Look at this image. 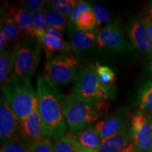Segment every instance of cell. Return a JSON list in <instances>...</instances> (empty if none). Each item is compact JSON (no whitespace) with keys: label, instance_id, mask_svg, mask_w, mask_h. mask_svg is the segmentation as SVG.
<instances>
[{"label":"cell","instance_id":"cell-17","mask_svg":"<svg viewBox=\"0 0 152 152\" xmlns=\"http://www.w3.org/2000/svg\"><path fill=\"white\" fill-rule=\"evenodd\" d=\"M36 37L40 42L42 47L46 49L47 54H50V52H59V53L73 52L69 42L64 40L63 38L50 37L45 35V33L39 34L36 36Z\"/></svg>","mask_w":152,"mask_h":152},{"label":"cell","instance_id":"cell-3","mask_svg":"<svg viewBox=\"0 0 152 152\" xmlns=\"http://www.w3.org/2000/svg\"><path fill=\"white\" fill-rule=\"evenodd\" d=\"M1 90L4 97L19 121L26 118L38 106L37 92L30 78L11 75Z\"/></svg>","mask_w":152,"mask_h":152},{"label":"cell","instance_id":"cell-7","mask_svg":"<svg viewBox=\"0 0 152 152\" xmlns=\"http://www.w3.org/2000/svg\"><path fill=\"white\" fill-rule=\"evenodd\" d=\"M96 44L101 49L128 54L134 47L127 40L119 20H114L96 33Z\"/></svg>","mask_w":152,"mask_h":152},{"label":"cell","instance_id":"cell-30","mask_svg":"<svg viewBox=\"0 0 152 152\" xmlns=\"http://www.w3.org/2000/svg\"><path fill=\"white\" fill-rule=\"evenodd\" d=\"M47 1L45 0H24L20 1V4L33 14L42 10L46 5Z\"/></svg>","mask_w":152,"mask_h":152},{"label":"cell","instance_id":"cell-9","mask_svg":"<svg viewBox=\"0 0 152 152\" xmlns=\"http://www.w3.org/2000/svg\"><path fill=\"white\" fill-rule=\"evenodd\" d=\"M0 140L1 144L6 142L23 141L20 121L4 96H1L0 102Z\"/></svg>","mask_w":152,"mask_h":152},{"label":"cell","instance_id":"cell-23","mask_svg":"<svg viewBox=\"0 0 152 152\" xmlns=\"http://www.w3.org/2000/svg\"><path fill=\"white\" fill-rule=\"evenodd\" d=\"M77 2V0H50L47 1V5L69 20Z\"/></svg>","mask_w":152,"mask_h":152},{"label":"cell","instance_id":"cell-38","mask_svg":"<svg viewBox=\"0 0 152 152\" xmlns=\"http://www.w3.org/2000/svg\"><path fill=\"white\" fill-rule=\"evenodd\" d=\"M147 67H148V70H149V71L152 75V60L149 61V64H148Z\"/></svg>","mask_w":152,"mask_h":152},{"label":"cell","instance_id":"cell-14","mask_svg":"<svg viewBox=\"0 0 152 152\" xmlns=\"http://www.w3.org/2000/svg\"><path fill=\"white\" fill-rule=\"evenodd\" d=\"M7 16L11 17L22 30L25 37H36L32 14L22 6L7 5L1 8ZM37 38V37H36Z\"/></svg>","mask_w":152,"mask_h":152},{"label":"cell","instance_id":"cell-24","mask_svg":"<svg viewBox=\"0 0 152 152\" xmlns=\"http://www.w3.org/2000/svg\"><path fill=\"white\" fill-rule=\"evenodd\" d=\"M92 9L94 12L96 20V26L95 32L97 33L101 28L102 26H106L111 23V14L103 4L100 3H94L92 5Z\"/></svg>","mask_w":152,"mask_h":152},{"label":"cell","instance_id":"cell-5","mask_svg":"<svg viewBox=\"0 0 152 152\" xmlns=\"http://www.w3.org/2000/svg\"><path fill=\"white\" fill-rule=\"evenodd\" d=\"M42 45L36 37H24L14 49L15 66L11 75L30 78L35 73L40 59Z\"/></svg>","mask_w":152,"mask_h":152},{"label":"cell","instance_id":"cell-22","mask_svg":"<svg viewBox=\"0 0 152 152\" xmlns=\"http://www.w3.org/2000/svg\"><path fill=\"white\" fill-rule=\"evenodd\" d=\"M75 26L77 29L84 32L95 31L96 26V20L92 9L86 11L80 15L76 21Z\"/></svg>","mask_w":152,"mask_h":152},{"label":"cell","instance_id":"cell-35","mask_svg":"<svg viewBox=\"0 0 152 152\" xmlns=\"http://www.w3.org/2000/svg\"><path fill=\"white\" fill-rule=\"evenodd\" d=\"M8 39L6 37L3 31L0 29V52H2L6 50L7 48V45H8Z\"/></svg>","mask_w":152,"mask_h":152},{"label":"cell","instance_id":"cell-19","mask_svg":"<svg viewBox=\"0 0 152 152\" xmlns=\"http://www.w3.org/2000/svg\"><path fill=\"white\" fill-rule=\"evenodd\" d=\"M0 29L4 33L6 37L7 38L9 42H15L22 39L20 36L25 37L21 29L18 27L14 20L7 16L4 12L2 9H1V26Z\"/></svg>","mask_w":152,"mask_h":152},{"label":"cell","instance_id":"cell-31","mask_svg":"<svg viewBox=\"0 0 152 152\" xmlns=\"http://www.w3.org/2000/svg\"><path fill=\"white\" fill-rule=\"evenodd\" d=\"M31 144L33 152H54L52 143L48 139L34 142Z\"/></svg>","mask_w":152,"mask_h":152},{"label":"cell","instance_id":"cell-11","mask_svg":"<svg viewBox=\"0 0 152 152\" xmlns=\"http://www.w3.org/2000/svg\"><path fill=\"white\" fill-rule=\"evenodd\" d=\"M127 33L132 47L145 55L149 61L152 60V42L148 37L140 13L129 18Z\"/></svg>","mask_w":152,"mask_h":152},{"label":"cell","instance_id":"cell-39","mask_svg":"<svg viewBox=\"0 0 152 152\" xmlns=\"http://www.w3.org/2000/svg\"><path fill=\"white\" fill-rule=\"evenodd\" d=\"M149 152H152V143H151V149H150Z\"/></svg>","mask_w":152,"mask_h":152},{"label":"cell","instance_id":"cell-25","mask_svg":"<svg viewBox=\"0 0 152 152\" xmlns=\"http://www.w3.org/2000/svg\"><path fill=\"white\" fill-rule=\"evenodd\" d=\"M0 152H33V149L30 144L23 141H15L1 144Z\"/></svg>","mask_w":152,"mask_h":152},{"label":"cell","instance_id":"cell-15","mask_svg":"<svg viewBox=\"0 0 152 152\" xmlns=\"http://www.w3.org/2000/svg\"><path fill=\"white\" fill-rule=\"evenodd\" d=\"M132 142L130 124L109 137L104 139L99 152H121Z\"/></svg>","mask_w":152,"mask_h":152},{"label":"cell","instance_id":"cell-32","mask_svg":"<svg viewBox=\"0 0 152 152\" xmlns=\"http://www.w3.org/2000/svg\"><path fill=\"white\" fill-rule=\"evenodd\" d=\"M142 22H143L144 26L145 28L146 32H147L148 37L152 42V20L150 17L149 13L145 12L142 16Z\"/></svg>","mask_w":152,"mask_h":152},{"label":"cell","instance_id":"cell-37","mask_svg":"<svg viewBox=\"0 0 152 152\" xmlns=\"http://www.w3.org/2000/svg\"><path fill=\"white\" fill-rule=\"evenodd\" d=\"M148 12L152 20V0L148 1Z\"/></svg>","mask_w":152,"mask_h":152},{"label":"cell","instance_id":"cell-12","mask_svg":"<svg viewBox=\"0 0 152 152\" xmlns=\"http://www.w3.org/2000/svg\"><path fill=\"white\" fill-rule=\"evenodd\" d=\"M129 110L126 108H119L107 113L94 125V128L99 133L102 139L116 134L129 125L128 121Z\"/></svg>","mask_w":152,"mask_h":152},{"label":"cell","instance_id":"cell-28","mask_svg":"<svg viewBox=\"0 0 152 152\" xmlns=\"http://www.w3.org/2000/svg\"><path fill=\"white\" fill-rule=\"evenodd\" d=\"M54 152H75V147L70 141L69 139L65 136L64 137L58 139L52 143Z\"/></svg>","mask_w":152,"mask_h":152},{"label":"cell","instance_id":"cell-33","mask_svg":"<svg viewBox=\"0 0 152 152\" xmlns=\"http://www.w3.org/2000/svg\"><path fill=\"white\" fill-rule=\"evenodd\" d=\"M66 136L69 139V140L71 142V143L73 144L74 147H75V152H99L98 150L96 149H90V148H87L83 147V146H81L80 144H79L77 142H76L69 134H67Z\"/></svg>","mask_w":152,"mask_h":152},{"label":"cell","instance_id":"cell-29","mask_svg":"<svg viewBox=\"0 0 152 152\" xmlns=\"http://www.w3.org/2000/svg\"><path fill=\"white\" fill-rule=\"evenodd\" d=\"M90 9H92V6L90 5V4L85 1H77L68 21L74 24L77 18L80 16V15L83 14L85 11L90 10Z\"/></svg>","mask_w":152,"mask_h":152},{"label":"cell","instance_id":"cell-16","mask_svg":"<svg viewBox=\"0 0 152 152\" xmlns=\"http://www.w3.org/2000/svg\"><path fill=\"white\" fill-rule=\"evenodd\" d=\"M69 134L81 146L93 149L98 150L99 149L103 140L99 133L96 131L94 126L79 131L75 134Z\"/></svg>","mask_w":152,"mask_h":152},{"label":"cell","instance_id":"cell-21","mask_svg":"<svg viewBox=\"0 0 152 152\" xmlns=\"http://www.w3.org/2000/svg\"><path fill=\"white\" fill-rule=\"evenodd\" d=\"M43 11L45 12L49 27L60 30L62 33L66 31V28H67L68 23V19L67 18L49 7L48 5H47V4L43 8Z\"/></svg>","mask_w":152,"mask_h":152},{"label":"cell","instance_id":"cell-26","mask_svg":"<svg viewBox=\"0 0 152 152\" xmlns=\"http://www.w3.org/2000/svg\"><path fill=\"white\" fill-rule=\"evenodd\" d=\"M32 17H33V24L35 29V37L39 34L45 33L49 26L47 25L46 17H45L43 9L37 12L33 13Z\"/></svg>","mask_w":152,"mask_h":152},{"label":"cell","instance_id":"cell-13","mask_svg":"<svg viewBox=\"0 0 152 152\" xmlns=\"http://www.w3.org/2000/svg\"><path fill=\"white\" fill-rule=\"evenodd\" d=\"M23 141L28 144L47 140L38 106L28 116L20 121Z\"/></svg>","mask_w":152,"mask_h":152},{"label":"cell","instance_id":"cell-2","mask_svg":"<svg viewBox=\"0 0 152 152\" xmlns=\"http://www.w3.org/2000/svg\"><path fill=\"white\" fill-rule=\"evenodd\" d=\"M111 108L107 102L86 100L69 93L66 96L64 111L68 134H75L94 126Z\"/></svg>","mask_w":152,"mask_h":152},{"label":"cell","instance_id":"cell-10","mask_svg":"<svg viewBox=\"0 0 152 152\" xmlns=\"http://www.w3.org/2000/svg\"><path fill=\"white\" fill-rule=\"evenodd\" d=\"M66 33L72 51L79 59L87 56L97 46L96 33L95 31H81L75 27V25L68 21Z\"/></svg>","mask_w":152,"mask_h":152},{"label":"cell","instance_id":"cell-34","mask_svg":"<svg viewBox=\"0 0 152 152\" xmlns=\"http://www.w3.org/2000/svg\"><path fill=\"white\" fill-rule=\"evenodd\" d=\"M45 35L57 38H63V33L60 30L55 29V28L49 27L47 28V31L45 32Z\"/></svg>","mask_w":152,"mask_h":152},{"label":"cell","instance_id":"cell-18","mask_svg":"<svg viewBox=\"0 0 152 152\" xmlns=\"http://www.w3.org/2000/svg\"><path fill=\"white\" fill-rule=\"evenodd\" d=\"M137 105L140 111L152 115V77L144 82L139 89Z\"/></svg>","mask_w":152,"mask_h":152},{"label":"cell","instance_id":"cell-20","mask_svg":"<svg viewBox=\"0 0 152 152\" xmlns=\"http://www.w3.org/2000/svg\"><path fill=\"white\" fill-rule=\"evenodd\" d=\"M15 66L14 50L7 49L0 54V83L1 87L7 83L12 74Z\"/></svg>","mask_w":152,"mask_h":152},{"label":"cell","instance_id":"cell-1","mask_svg":"<svg viewBox=\"0 0 152 152\" xmlns=\"http://www.w3.org/2000/svg\"><path fill=\"white\" fill-rule=\"evenodd\" d=\"M38 109L47 138L64 137L68 134L64 111L67 95L47 75L37 77Z\"/></svg>","mask_w":152,"mask_h":152},{"label":"cell","instance_id":"cell-6","mask_svg":"<svg viewBox=\"0 0 152 152\" xmlns=\"http://www.w3.org/2000/svg\"><path fill=\"white\" fill-rule=\"evenodd\" d=\"M80 59L71 53L61 52L49 57L47 63V76L57 85H67L77 81L83 71Z\"/></svg>","mask_w":152,"mask_h":152},{"label":"cell","instance_id":"cell-27","mask_svg":"<svg viewBox=\"0 0 152 152\" xmlns=\"http://www.w3.org/2000/svg\"><path fill=\"white\" fill-rule=\"evenodd\" d=\"M96 72L101 82L104 84H114L115 74L111 68L106 66H96Z\"/></svg>","mask_w":152,"mask_h":152},{"label":"cell","instance_id":"cell-4","mask_svg":"<svg viewBox=\"0 0 152 152\" xmlns=\"http://www.w3.org/2000/svg\"><path fill=\"white\" fill-rule=\"evenodd\" d=\"M70 93L86 100L95 102L113 101L116 98V87L101 82L96 66L88 64L84 66Z\"/></svg>","mask_w":152,"mask_h":152},{"label":"cell","instance_id":"cell-8","mask_svg":"<svg viewBox=\"0 0 152 152\" xmlns=\"http://www.w3.org/2000/svg\"><path fill=\"white\" fill-rule=\"evenodd\" d=\"M132 143L140 152H149L152 143V115L137 111L130 121Z\"/></svg>","mask_w":152,"mask_h":152},{"label":"cell","instance_id":"cell-36","mask_svg":"<svg viewBox=\"0 0 152 152\" xmlns=\"http://www.w3.org/2000/svg\"><path fill=\"white\" fill-rule=\"evenodd\" d=\"M121 152H140V151L137 149V147L134 144L131 142L128 147Z\"/></svg>","mask_w":152,"mask_h":152}]
</instances>
